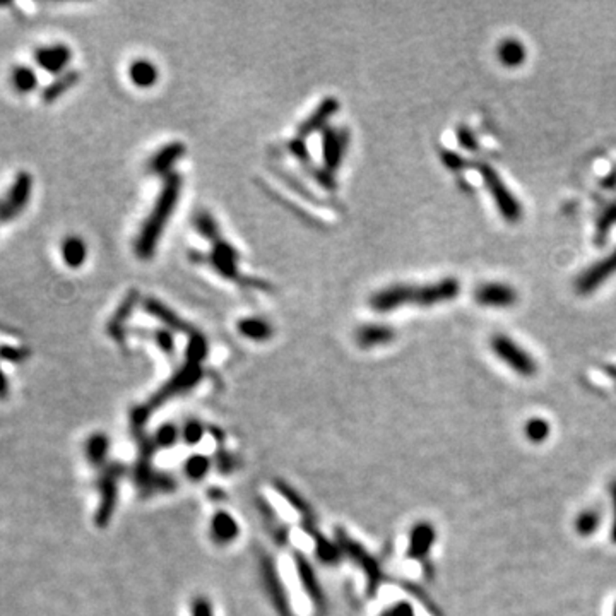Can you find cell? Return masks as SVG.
Segmentation results:
<instances>
[{
    "instance_id": "45",
    "label": "cell",
    "mask_w": 616,
    "mask_h": 616,
    "mask_svg": "<svg viewBox=\"0 0 616 616\" xmlns=\"http://www.w3.org/2000/svg\"><path fill=\"white\" fill-rule=\"evenodd\" d=\"M610 495H611V505H613V520H611L610 537H611V541H613V543L616 544V479L613 483H611Z\"/></svg>"
},
{
    "instance_id": "14",
    "label": "cell",
    "mask_w": 616,
    "mask_h": 616,
    "mask_svg": "<svg viewBox=\"0 0 616 616\" xmlns=\"http://www.w3.org/2000/svg\"><path fill=\"white\" fill-rule=\"evenodd\" d=\"M346 552L351 554L353 558H355L356 561L361 565V569L365 570V574H367L368 577V586L370 591L372 593H375L377 589H379L380 582H382V572H380V566L377 564L375 560H373L370 554L365 552L363 548H361L360 544H355L353 541H349L348 537H344V546H343Z\"/></svg>"
},
{
    "instance_id": "19",
    "label": "cell",
    "mask_w": 616,
    "mask_h": 616,
    "mask_svg": "<svg viewBox=\"0 0 616 616\" xmlns=\"http://www.w3.org/2000/svg\"><path fill=\"white\" fill-rule=\"evenodd\" d=\"M199 377H200L199 365L188 363L187 367H185L182 372L178 373V375H175L173 379H171L170 384H166V387H164L161 392L156 396V402L163 401L164 397H168V396H173V394H176V392H183V390L190 389L192 385H194L195 382L199 380Z\"/></svg>"
},
{
    "instance_id": "10",
    "label": "cell",
    "mask_w": 616,
    "mask_h": 616,
    "mask_svg": "<svg viewBox=\"0 0 616 616\" xmlns=\"http://www.w3.org/2000/svg\"><path fill=\"white\" fill-rule=\"evenodd\" d=\"M435 541H437V531L430 523H418L413 525L409 531V544H408V557L413 560H425L428 558L433 548Z\"/></svg>"
},
{
    "instance_id": "40",
    "label": "cell",
    "mask_w": 616,
    "mask_h": 616,
    "mask_svg": "<svg viewBox=\"0 0 616 616\" xmlns=\"http://www.w3.org/2000/svg\"><path fill=\"white\" fill-rule=\"evenodd\" d=\"M178 435H180V431L176 430L173 425H164L158 430V433H156L154 442L158 443L159 447L168 449V447L175 445L176 440H178Z\"/></svg>"
},
{
    "instance_id": "5",
    "label": "cell",
    "mask_w": 616,
    "mask_h": 616,
    "mask_svg": "<svg viewBox=\"0 0 616 616\" xmlns=\"http://www.w3.org/2000/svg\"><path fill=\"white\" fill-rule=\"evenodd\" d=\"M461 291V283L455 278H443L425 286L409 285V305L433 307L454 300Z\"/></svg>"
},
{
    "instance_id": "46",
    "label": "cell",
    "mask_w": 616,
    "mask_h": 616,
    "mask_svg": "<svg viewBox=\"0 0 616 616\" xmlns=\"http://www.w3.org/2000/svg\"><path fill=\"white\" fill-rule=\"evenodd\" d=\"M387 616H414L413 608H411L408 603H397V605L392 606V610L389 611Z\"/></svg>"
},
{
    "instance_id": "26",
    "label": "cell",
    "mask_w": 616,
    "mask_h": 616,
    "mask_svg": "<svg viewBox=\"0 0 616 616\" xmlns=\"http://www.w3.org/2000/svg\"><path fill=\"white\" fill-rule=\"evenodd\" d=\"M238 332L252 341H266L273 336V326L264 319L250 317L238 322Z\"/></svg>"
},
{
    "instance_id": "37",
    "label": "cell",
    "mask_w": 616,
    "mask_h": 616,
    "mask_svg": "<svg viewBox=\"0 0 616 616\" xmlns=\"http://www.w3.org/2000/svg\"><path fill=\"white\" fill-rule=\"evenodd\" d=\"M307 171L308 175H310L320 187L326 188V190L332 192L338 188V183H336L334 176H332V171H329L327 168H317L314 166V164H310V166H307Z\"/></svg>"
},
{
    "instance_id": "27",
    "label": "cell",
    "mask_w": 616,
    "mask_h": 616,
    "mask_svg": "<svg viewBox=\"0 0 616 616\" xmlns=\"http://www.w3.org/2000/svg\"><path fill=\"white\" fill-rule=\"evenodd\" d=\"M297 570L300 575V581H302L303 587H305L307 594L310 595L312 599H314L315 603H322V591H320V584L317 581V577L314 575V570H312V566L305 558L297 557Z\"/></svg>"
},
{
    "instance_id": "31",
    "label": "cell",
    "mask_w": 616,
    "mask_h": 616,
    "mask_svg": "<svg viewBox=\"0 0 616 616\" xmlns=\"http://www.w3.org/2000/svg\"><path fill=\"white\" fill-rule=\"evenodd\" d=\"M266 586H267V591H269L270 598H273L274 603H276L279 613H281L283 616H286V615L290 616V605L286 603L285 591H283V586H281V582H279L276 572H273V569H270V566L266 570Z\"/></svg>"
},
{
    "instance_id": "3",
    "label": "cell",
    "mask_w": 616,
    "mask_h": 616,
    "mask_svg": "<svg viewBox=\"0 0 616 616\" xmlns=\"http://www.w3.org/2000/svg\"><path fill=\"white\" fill-rule=\"evenodd\" d=\"M491 351L502 360L505 365H508L517 375L520 377H534L537 372V363L532 358L531 353H527L523 346L515 343L512 338L503 334L493 336L490 341Z\"/></svg>"
},
{
    "instance_id": "35",
    "label": "cell",
    "mask_w": 616,
    "mask_h": 616,
    "mask_svg": "<svg viewBox=\"0 0 616 616\" xmlns=\"http://www.w3.org/2000/svg\"><path fill=\"white\" fill-rule=\"evenodd\" d=\"M106 452H108V438L105 435H91L89 440L86 442V455H88L89 462L94 464V466H100L105 461Z\"/></svg>"
},
{
    "instance_id": "47",
    "label": "cell",
    "mask_w": 616,
    "mask_h": 616,
    "mask_svg": "<svg viewBox=\"0 0 616 616\" xmlns=\"http://www.w3.org/2000/svg\"><path fill=\"white\" fill-rule=\"evenodd\" d=\"M194 616H212L211 605L205 599H197L194 603Z\"/></svg>"
},
{
    "instance_id": "32",
    "label": "cell",
    "mask_w": 616,
    "mask_h": 616,
    "mask_svg": "<svg viewBox=\"0 0 616 616\" xmlns=\"http://www.w3.org/2000/svg\"><path fill=\"white\" fill-rule=\"evenodd\" d=\"M194 226H195L197 232H199L200 235L205 238V240L212 241V244H216V241L221 240L219 226H217L216 219L211 215H209L207 211L195 212Z\"/></svg>"
},
{
    "instance_id": "33",
    "label": "cell",
    "mask_w": 616,
    "mask_h": 616,
    "mask_svg": "<svg viewBox=\"0 0 616 616\" xmlns=\"http://www.w3.org/2000/svg\"><path fill=\"white\" fill-rule=\"evenodd\" d=\"M274 173H276L279 178L283 180V182H285L286 185H290L291 188H293L295 192H297L298 195H302L303 199L305 200H308V203H314L315 205H326L327 203L324 199H320V197H317L315 194H312L310 190H308V187H305V185H303L302 182H300V180L297 178V176L295 175H291L290 171H285V170H281V168H274Z\"/></svg>"
},
{
    "instance_id": "12",
    "label": "cell",
    "mask_w": 616,
    "mask_h": 616,
    "mask_svg": "<svg viewBox=\"0 0 616 616\" xmlns=\"http://www.w3.org/2000/svg\"><path fill=\"white\" fill-rule=\"evenodd\" d=\"M404 305H409V285L389 286L370 298V307L375 312H390Z\"/></svg>"
},
{
    "instance_id": "16",
    "label": "cell",
    "mask_w": 616,
    "mask_h": 616,
    "mask_svg": "<svg viewBox=\"0 0 616 616\" xmlns=\"http://www.w3.org/2000/svg\"><path fill=\"white\" fill-rule=\"evenodd\" d=\"M9 84L16 94H21V96L31 94L33 91H36V88L40 84L38 72L31 65H14L9 72Z\"/></svg>"
},
{
    "instance_id": "49",
    "label": "cell",
    "mask_w": 616,
    "mask_h": 616,
    "mask_svg": "<svg viewBox=\"0 0 616 616\" xmlns=\"http://www.w3.org/2000/svg\"><path fill=\"white\" fill-rule=\"evenodd\" d=\"M606 373H610V375L613 377V379L616 380V368H613V367H606Z\"/></svg>"
},
{
    "instance_id": "20",
    "label": "cell",
    "mask_w": 616,
    "mask_h": 616,
    "mask_svg": "<svg viewBox=\"0 0 616 616\" xmlns=\"http://www.w3.org/2000/svg\"><path fill=\"white\" fill-rule=\"evenodd\" d=\"M144 310L147 312V314H151L153 317H156L158 320H161L166 327L173 329V331H180V332H192V329L188 327V324L185 322L178 317V315L175 314V312H171L170 308L164 307L163 303H159L158 300L149 298L144 302Z\"/></svg>"
},
{
    "instance_id": "36",
    "label": "cell",
    "mask_w": 616,
    "mask_h": 616,
    "mask_svg": "<svg viewBox=\"0 0 616 616\" xmlns=\"http://www.w3.org/2000/svg\"><path fill=\"white\" fill-rule=\"evenodd\" d=\"M209 467H211V461H209L207 457H204V455H192V457H188L183 464V469L187 472L188 478L195 479V481H199L200 478H204V474L209 471Z\"/></svg>"
},
{
    "instance_id": "15",
    "label": "cell",
    "mask_w": 616,
    "mask_h": 616,
    "mask_svg": "<svg viewBox=\"0 0 616 616\" xmlns=\"http://www.w3.org/2000/svg\"><path fill=\"white\" fill-rule=\"evenodd\" d=\"M60 257L69 269H79L88 258V245L77 235H69L60 244Z\"/></svg>"
},
{
    "instance_id": "29",
    "label": "cell",
    "mask_w": 616,
    "mask_h": 616,
    "mask_svg": "<svg viewBox=\"0 0 616 616\" xmlns=\"http://www.w3.org/2000/svg\"><path fill=\"white\" fill-rule=\"evenodd\" d=\"M524 435L534 445H540V443H544L548 440L549 435H552V425L544 418H529L524 425Z\"/></svg>"
},
{
    "instance_id": "11",
    "label": "cell",
    "mask_w": 616,
    "mask_h": 616,
    "mask_svg": "<svg viewBox=\"0 0 616 616\" xmlns=\"http://www.w3.org/2000/svg\"><path fill=\"white\" fill-rule=\"evenodd\" d=\"M236 261H238L236 250L223 240L216 241L215 246H212L211 256H207V264L215 267L221 276L226 279H235V281H240V276H238V269H236Z\"/></svg>"
},
{
    "instance_id": "18",
    "label": "cell",
    "mask_w": 616,
    "mask_h": 616,
    "mask_svg": "<svg viewBox=\"0 0 616 616\" xmlns=\"http://www.w3.org/2000/svg\"><path fill=\"white\" fill-rule=\"evenodd\" d=\"M396 338V332L390 326H380V324H370L363 326L356 332V341L361 348H373L387 344Z\"/></svg>"
},
{
    "instance_id": "39",
    "label": "cell",
    "mask_w": 616,
    "mask_h": 616,
    "mask_svg": "<svg viewBox=\"0 0 616 616\" xmlns=\"http://www.w3.org/2000/svg\"><path fill=\"white\" fill-rule=\"evenodd\" d=\"M287 147H290V153L293 154L295 158H297L298 161L303 164V166H305V168L310 166V164H312L310 151H308L305 139H302V137L293 139V141H290V144H287Z\"/></svg>"
},
{
    "instance_id": "43",
    "label": "cell",
    "mask_w": 616,
    "mask_h": 616,
    "mask_svg": "<svg viewBox=\"0 0 616 616\" xmlns=\"http://www.w3.org/2000/svg\"><path fill=\"white\" fill-rule=\"evenodd\" d=\"M153 338L156 341V344H158V346L161 348L164 353L173 351V346H175L173 336H171L170 331H166V329H161V331H154Z\"/></svg>"
},
{
    "instance_id": "23",
    "label": "cell",
    "mask_w": 616,
    "mask_h": 616,
    "mask_svg": "<svg viewBox=\"0 0 616 616\" xmlns=\"http://www.w3.org/2000/svg\"><path fill=\"white\" fill-rule=\"evenodd\" d=\"M115 500H117V486H115V476L106 474L101 483V502L100 508L96 513V524H106L110 515H112L115 508Z\"/></svg>"
},
{
    "instance_id": "17",
    "label": "cell",
    "mask_w": 616,
    "mask_h": 616,
    "mask_svg": "<svg viewBox=\"0 0 616 616\" xmlns=\"http://www.w3.org/2000/svg\"><path fill=\"white\" fill-rule=\"evenodd\" d=\"M185 154V146L182 142H171L159 149L149 161V170L154 175H170V168L175 161Z\"/></svg>"
},
{
    "instance_id": "44",
    "label": "cell",
    "mask_w": 616,
    "mask_h": 616,
    "mask_svg": "<svg viewBox=\"0 0 616 616\" xmlns=\"http://www.w3.org/2000/svg\"><path fill=\"white\" fill-rule=\"evenodd\" d=\"M457 139H459V144H461L462 147H466V149H476V147H478V142H476L474 134L471 132L469 127L466 125L459 127Z\"/></svg>"
},
{
    "instance_id": "48",
    "label": "cell",
    "mask_w": 616,
    "mask_h": 616,
    "mask_svg": "<svg viewBox=\"0 0 616 616\" xmlns=\"http://www.w3.org/2000/svg\"><path fill=\"white\" fill-rule=\"evenodd\" d=\"M6 392H7V380L6 377H4V373L0 372V396H4Z\"/></svg>"
},
{
    "instance_id": "6",
    "label": "cell",
    "mask_w": 616,
    "mask_h": 616,
    "mask_svg": "<svg viewBox=\"0 0 616 616\" xmlns=\"http://www.w3.org/2000/svg\"><path fill=\"white\" fill-rule=\"evenodd\" d=\"M33 60H35L36 67L43 72L52 74V76H62L67 72V67L72 62V50L71 47L64 43H53L38 47L33 53Z\"/></svg>"
},
{
    "instance_id": "42",
    "label": "cell",
    "mask_w": 616,
    "mask_h": 616,
    "mask_svg": "<svg viewBox=\"0 0 616 616\" xmlns=\"http://www.w3.org/2000/svg\"><path fill=\"white\" fill-rule=\"evenodd\" d=\"M440 156L443 164H445V166L452 171H461L467 166V161L462 158V156H459L457 153H452L449 149H443Z\"/></svg>"
},
{
    "instance_id": "21",
    "label": "cell",
    "mask_w": 616,
    "mask_h": 616,
    "mask_svg": "<svg viewBox=\"0 0 616 616\" xmlns=\"http://www.w3.org/2000/svg\"><path fill=\"white\" fill-rule=\"evenodd\" d=\"M211 534L215 537L216 543L219 544H228L232 541H235L238 537V525L229 513L226 512H217L212 517L211 523Z\"/></svg>"
},
{
    "instance_id": "7",
    "label": "cell",
    "mask_w": 616,
    "mask_h": 616,
    "mask_svg": "<svg viewBox=\"0 0 616 616\" xmlns=\"http://www.w3.org/2000/svg\"><path fill=\"white\" fill-rule=\"evenodd\" d=\"M616 274V249L608 253L605 258H599L595 264L587 267L584 273L575 281V290L578 295H591L599 286L605 285L610 278Z\"/></svg>"
},
{
    "instance_id": "38",
    "label": "cell",
    "mask_w": 616,
    "mask_h": 616,
    "mask_svg": "<svg viewBox=\"0 0 616 616\" xmlns=\"http://www.w3.org/2000/svg\"><path fill=\"white\" fill-rule=\"evenodd\" d=\"M205 349H207V346H205V339L200 334L194 332L190 338V343H188L187 346L188 363H194V365L199 363V361L205 356Z\"/></svg>"
},
{
    "instance_id": "1",
    "label": "cell",
    "mask_w": 616,
    "mask_h": 616,
    "mask_svg": "<svg viewBox=\"0 0 616 616\" xmlns=\"http://www.w3.org/2000/svg\"><path fill=\"white\" fill-rule=\"evenodd\" d=\"M180 187H182V178L180 175L170 173L164 178L161 194L156 200L153 211L147 216L146 223L142 224L141 235L135 241V253L141 258H149L154 256L156 244H158L159 236H161L163 228L166 226L170 219L171 212H173L176 200L180 197Z\"/></svg>"
},
{
    "instance_id": "41",
    "label": "cell",
    "mask_w": 616,
    "mask_h": 616,
    "mask_svg": "<svg viewBox=\"0 0 616 616\" xmlns=\"http://www.w3.org/2000/svg\"><path fill=\"white\" fill-rule=\"evenodd\" d=\"M204 435V428L200 426V423L197 421H188L187 425H185V428L182 430V437L187 445H197V443L200 442V438H203Z\"/></svg>"
},
{
    "instance_id": "13",
    "label": "cell",
    "mask_w": 616,
    "mask_h": 616,
    "mask_svg": "<svg viewBox=\"0 0 616 616\" xmlns=\"http://www.w3.org/2000/svg\"><path fill=\"white\" fill-rule=\"evenodd\" d=\"M338 110H339V101L336 100V98H326V100L317 106V110H315V112L298 127V137L305 139L308 135L317 132L320 129H326V123L334 117Z\"/></svg>"
},
{
    "instance_id": "2",
    "label": "cell",
    "mask_w": 616,
    "mask_h": 616,
    "mask_svg": "<svg viewBox=\"0 0 616 616\" xmlns=\"http://www.w3.org/2000/svg\"><path fill=\"white\" fill-rule=\"evenodd\" d=\"M478 170L483 176L484 185L490 190V195L495 200L496 209L503 216V219L508 221V223L520 221V217H523V204L517 200V197L512 194L511 188L505 185L502 176L498 175V171L486 163L479 164Z\"/></svg>"
},
{
    "instance_id": "8",
    "label": "cell",
    "mask_w": 616,
    "mask_h": 616,
    "mask_svg": "<svg viewBox=\"0 0 616 616\" xmlns=\"http://www.w3.org/2000/svg\"><path fill=\"white\" fill-rule=\"evenodd\" d=\"M517 291L505 283H484L474 290V300L481 307L507 308L517 303Z\"/></svg>"
},
{
    "instance_id": "34",
    "label": "cell",
    "mask_w": 616,
    "mask_h": 616,
    "mask_svg": "<svg viewBox=\"0 0 616 616\" xmlns=\"http://www.w3.org/2000/svg\"><path fill=\"white\" fill-rule=\"evenodd\" d=\"M137 298H139V295L135 293V291H130V293L127 295V298L123 300L122 305L118 307L117 314H115L113 320H112V322H110V326H108L110 334L115 336V338H120V334H118V332L123 331V329H122L123 322H125V320L129 319L130 312H132V308L135 305V302H137Z\"/></svg>"
},
{
    "instance_id": "4",
    "label": "cell",
    "mask_w": 616,
    "mask_h": 616,
    "mask_svg": "<svg viewBox=\"0 0 616 616\" xmlns=\"http://www.w3.org/2000/svg\"><path fill=\"white\" fill-rule=\"evenodd\" d=\"M33 187H35V180H33L30 171L23 170L12 178L6 195L0 199V221L2 223L12 221L28 207L33 195Z\"/></svg>"
},
{
    "instance_id": "24",
    "label": "cell",
    "mask_w": 616,
    "mask_h": 616,
    "mask_svg": "<svg viewBox=\"0 0 616 616\" xmlns=\"http://www.w3.org/2000/svg\"><path fill=\"white\" fill-rule=\"evenodd\" d=\"M496 55H498V60L502 62L503 65H507V67H519L520 64H524L525 62L527 52H525L523 41L515 38H507L498 45V48H496Z\"/></svg>"
},
{
    "instance_id": "25",
    "label": "cell",
    "mask_w": 616,
    "mask_h": 616,
    "mask_svg": "<svg viewBox=\"0 0 616 616\" xmlns=\"http://www.w3.org/2000/svg\"><path fill=\"white\" fill-rule=\"evenodd\" d=\"M158 76H159L158 69H156L153 62L135 60L130 64L129 77L137 88H142V89L151 88V86H154L156 81H158Z\"/></svg>"
},
{
    "instance_id": "9",
    "label": "cell",
    "mask_w": 616,
    "mask_h": 616,
    "mask_svg": "<svg viewBox=\"0 0 616 616\" xmlns=\"http://www.w3.org/2000/svg\"><path fill=\"white\" fill-rule=\"evenodd\" d=\"M349 141L348 130H338L332 127H326L322 130V156L324 164L329 171H336L339 168L341 161L344 159L346 153V146Z\"/></svg>"
},
{
    "instance_id": "22",
    "label": "cell",
    "mask_w": 616,
    "mask_h": 616,
    "mask_svg": "<svg viewBox=\"0 0 616 616\" xmlns=\"http://www.w3.org/2000/svg\"><path fill=\"white\" fill-rule=\"evenodd\" d=\"M81 79V74L76 71H67L64 72L62 76L55 77V81L52 82V84H48L47 88L43 89V93H41V100L45 103H53L59 100L60 96H64L65 93L69 91V89H72L74 86L77 84Z\"/></svg>"
},
{
    "instance_id": "28",
    "label": "cell",
    "mask_w": 616,
    "mask_h": 616,
    "mask_svg": "<svg viewBox=\"0 0 616 616\" xmlns=\"http://www.w3.org/2000/svg\"><path fill=\"white\" fill-rule=\"evenodd\" d=\"M603 523V515L598 508H586L575 517L574 529L581 537H591Z\"/></svg>"
},
{
    "instance_id": "30",
    "label": "cell",
    "mask_w": 616,
    "mask_h": 616,
    "mask_svg": "<svg viewBox=\"0 0 616 616\" xmlns=\"http://www.w3.org/2000/svg\"><path fill=\"white\" fill-rule=\"evenodd\" d=\"M616 224V203H611L605 211L599 216L598 223H595V235H594V244L598 246H603L606 244L608 236H610L611 229Z\"/></svg>"
},
{
    "instance_id": "50",
    "label": "cell",
    "mask_w": 616,
    "mask_h": 616,
    "mask_svg": "<svg viewBox=\"0 0 616 616\" xmlns=\"http://www.w3.org/2000/svg\"><path fill=\"white\" fill-rule=\"evenodd\" d=\"M613 616H616V605H615V608H613Z\"/></svg>"
}]
</instances>
